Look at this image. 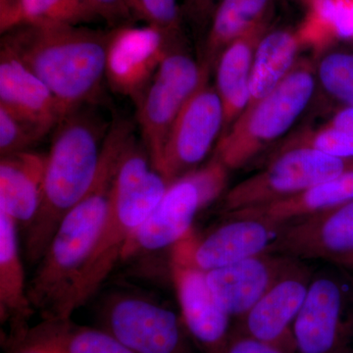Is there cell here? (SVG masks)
Masks as SVG:
<instances>
[{"instance_id": "obj_8", "label": "cell", "mask_w": 353, "mask_h": 353, "mask_svg": "<svg viewBox=\"0 0 353 353\" xmlns=\"http://www.w3.org/2000/svg\"><path fill=\"white\" fill-rule=\"evenodd\" d=\"M185 43L173 46L137 104V122L153 167L159 171L165 143L179 114L209 79Z\"/></svg>"}, {"instance_id": "obj_30", "label": "cell", "mask_w": 353, "mask_h": 353, "mask_svg": "<svg viewBox=\"0 0 353 353\" xmlns=\"http://www.w3.org/2000/svg\"><path fill=\"white\" fill-rule=\"evenodd\" d=\"M44 137L36 129L0 108V155L27 152Z\"/></svg>"}, {"instance_id": "obj_13", "label": "cell", "mask_w": 353, "mask_h": 353, "mask_svg": "<svg viewBox=\"0 0 353 353\" xmlns=\"http://www.w3.org/2000/svg\"><path fill=\"white\" fill-rule=\"evenodd\" d=\"M353 269V201L285 222L270 252Z\"/></svg>"}, {"instance_id": "obj_17", "label": "cell", "mask_w": 353, "mask_h": 353, "mask_svg": "<svg viewBox=\"0 0 353 353\" xmlns=\"http://www.w3.org/2000/svg\"><path fill=\"white\" fill-rule=\"evenodd\" d=\"M313 273L304 261L296 260L243 316L248 336L276 347L290 327L294 328Z\"/></svg>"}, {"instance_id": "obj_33", "label": "cell", "mask_w": 353, "mask_h": 353, "mask_svg": "<svg viewBox=\"0 0 353 353\" xmlns=\"http://www.w3.org/2000/svg\"><path fill=\"white\" fill-rule=\"evenodd\" d=\"M226 353H282L270 343L257 340L250 336L238 339L228 347Z\"/></svg>"}, {"instance_id": "obj_27", "label": "cell", "mask_w": 353, "mask_h": 353, "mask_svg": "<svg viewBox=\"0 0 353 353\" xmlns=\"http://www.w3.org/2000/svg\"><path fill=\"white\" fill-rule=\"evenodd\" d=\"M292 148H309L343 159H353V132L324 124L306 127L287 137L275 152Z\"/></svg>"}, {"instance_id": "obj_12", "label": "cell", "mask_w": 353, "mask_h": 353, "mask_svg": "<svg viewBox=\"0 0 353 353\" xmlns=\"http://www.w3.org/2000/svg\"><path fill=\"white\" fill-rule=\"evenodd\" d=\"M225 126L223 104L205 81L179 114L165 143L159 172L169 181L199 168L216 148Z\"/></svg>"}, {"instance_id": "obj_31", "label": "cell", "mask_w": 353, "mask_h": 353, "mask_svg": "<svg viewBox=\"0 0 353 353\" xmlns=\"http://www.w3.org/2000/svg\"><path fill=\"white\" fill-rule=\"evenodd\" d=\"M88 6L113 28L131 24L134 16L125 0H85Z\"/></svg>"}, {"instance_id": "obj_4", "label": "cell", "mask_w": 353, "mask_h": 353, "mask_svg": "<svg viewBox=\"0 0 353 353\" xmlns=\"http://www.w3.org/2000/svg\"><path fill=\"white\" fill-rule=\"evenodd\" d=\"M169 182L153 167L143 141L134 137L121 158L110 204L99 240L57 317L67 319L97 294L128 241L143 226L164 196Z\"/></svg>"}, {"instance_id": "obj_28", "label": "cell", "mask_w": 353, "mask_h": 353, "mask_svg": "<svg viewBox=\"0 0 353 353\" xmlns=\"http://www.w3.org/2000/svg\"><path fill=\"white\" fill-rule=\"evenodd\" d=\"M46 353H134L108 332L94 329L64 331L50 340Z\"/></svg>"}, {"instance_id": "obj_15", "label": "cell", "mask_w": 353, "mask_h": 353, "mask_svg": "<svg viewBox=\"0 0 353 353\" xmlns=\"http://www.w3.org/2000/svg\"><path fill=\"white\" fill-rule=\"evenodd\" d=\"M296 259L265 252L205 272L213 294L231 317H243L285 275Z\"/></svg>"}, {"instance_id": "obj_10", "label": "cell", "mask_w": 353, "mask_h": 353, "mask_svg": "<svg viewBox=\"0 0 353 353\" xmlns=\"http://www.w3.org/2000/svg\"><path fill=\"white\" fill-rule=\"evenodd\" d=\"M352 312L353 287L347 272L336 267L313 273L292 328L299 352H336L347 333Z\"/></svg>"}, {"instance_id": "obj_29", "label": "cell", "mask_w": 353, "mask_h": 353, "mask_svg": "<svg viewBox=\"0 0 353 353\" xmlns=\"http://www.w3.org/2000/svg\"><path fill=\"white\" fill-rule=\"evenodd\" d=\"M132 15L178 39H183V13L178 0H125Z\"/></svg>"}, {"instance_id": "obj_32", "label": "cell", "mask_w": 353, "mask_h": 353, "mask_svg": "<svg viewBox=\"0 0 353 353\" xmlns=\"http://www.w3.org/2000/svg\"><path fill=\"white\" fill-rule=\"evenodd\" d=\"M220 0H183L182 8L183 21L187 20L199 31L208 30L209 23Z\"/></svg>"}, {"instance_id": "obj_7", "label": "cell", "mask_w": 353, "mask_h": 353, "mask_svg": "<svg viewBox=\"0 0 353 353\" xmlns=\"http://www.w3.org/2000/svg\"><path fill=\"white\" fill-rule=\"evenodd\" d=\"M353 169V159H343L309 148L274 152L263 170L225 192V214L267 205L301 194Z\"/></svg>"}, {"instance_id": "obj_35", "label": "cell", "mask_w": 353, "mask_h": 353, "mask_svg": "<svg viewBox=\"0 0 353 353\" xmlns=\"http://www.w3.org/2000/svg\"><path fill=\"white\" fill-rule=\"evenodd\" d=\"M347 272V274L348 275V277H350V282H352V287H353V269L352 270H345Z\"/></svg>"}, {"instance_id": "obj_16", "label": "cell", "mask_w": 353, "mask_h": 353, "mask_svg": "<svg viewBox=\"0 0 353 353\" xmlns=\"http://www.w3.org/2000/svg\"><path fill=\"white\" fill-rule=\"evenodd\" d=\"M0 108L43 137L66 116L50 88L3 46H0Z\"/></svg>"}, {"instance_id": "obj_9", "label": "cell", "mask_w": 353, "mask_h": 353, "mask_svg": "<svg viewBox=\"0 0 353 353\" xmlns=\"http://www.w3.org/2000/svg\"><path fill=\"white\" fill-rule=\"evenodd\" d=\"M205 234L194 231L170 248V262L203 272L217 270L270 252L285 223L253 216L229 215Z\"/></svg>"}, {"instance_id": "obj_25", "label": "cell", "mask_w": 353, "mask_h": 353, "mask_svg": "<svg viewBox=\"0 0 353 353\" xmlns=\"http://www.w3.org/2000/svg\"><path fill=\"white\" fill-rule=\"evenodd\" d=\"M18 224L0 209V309L1 314L24 317L31 312L24 266L18 243Z\"/></svg>"}, {"instance_id": "obj_14", "label": "cell", "mask_w": 353, "mask_h": 353, "mask_svg": "<svg viewBox=\"0 0 353 353\" xmlns=\"http://www.w3.org/2000/svg\"><path fill=\"white\" fill-rule=\"evenodd\" d=\"M108 301V333L132 352H179L182 334L175 312L134 292H118Z\"/></svg>"}, {"instance_id": "obj_19", "label": "cell", "mask_w": 353, "mask_h": 353, "mask_svg": "<svg viewBox=\"0 0 353 353\" xmlns=\"http://www.w3.org/2000/svg\"><path fill=\"white\" fill-rule=\"evenodd\" d=\"M46 154L27 152L1 157L0 209L27 229L43 199Z\"/></svg>"}, {"instance_id": "obj_21", "label": "cell", "mask_w": 353, "mask_h": 353, "mask_svg": "<svg viewBox=\"0 0 353 353\" xmlns=\"http://www.w3.org/2000/svg\"><path fill=\"white\" fill-rule=\"evenodd\" d=\"M274 0H220L208 30L201 62L212 72L223 50L259 26L272 23Z\"/></svg>"}, {"instance_id": "obj_24", "label": "cell", "mask_w": 353, "mask_h": 353, "mask_svg": "<svg viewBox=\"0 0 353 353\" xmlns=\"http://www.w3.org/2000/svg\"><path fill=\"white\" fill-rule=\"evenodd\" d=\"M97 19L85 0H0L1 34L26 26H83Z\"/></svg>"}, {"instance_id": "obj_36", "label": "cell", "mask_w": 353, "mask_h": 353, "mask_svg": "<svg viewBox=\"0 0 353 353\" xmlns=\"http://www.w3.org/2000/svg\"><path fill=\"white\" fill-rule=\"evenodd\" d=\"M30 353H46V352H39V350H37V352H30Z\"/></svg>"}, {"instance_id": "obj_26", "label": "cell", "mask_w": 353, "mask_h": 353, "mask_svg": "<svg viewBox=\"0 0 353 353\" xmlns=\"http://www.w3.org/2000/svg\"><path fill=\"white\" fill-rule=\"evenodd\" d=\"M314 60L318 88L336 105L353 108V48H325Z\"/></svg>"}, {"instance_id": "obj_2", "label": "cell", "mask_w": 353, "mask_h": 353, "mask_svg": "<svg viewBox=\"0 0 353 353\" xmlns=\"http://www.w3.org/2000/svg\"><path fill=\"white\" fill-rule=\"evenodd\" d=\"M109 38L110 31L85 26H26L1 34L0 46L50 88L67 115L99 103Z\"/></svg>"}, {"instance_id": "obj_6", "label": "cell", "mask_w": 353, "mask_h": 353, "mask_svg": "<svg viewBox=\"0 0 353 353\" xmlns=\"http://www.w3.org/2000/svg\"><path fill=\"white\" fill-rule=\"evenodd\" d=\"M229 171L213 157L204 166L172 181L152 214L128 241L122 260L172 248L189 236L199 212L226 190Z\"/></svg>"}, {"instance_id": "obj_3", "label": "cell", "mask_w": 353, "mask_h": 353, "mask_svg": "<svg viewBox=\"0 0 353 353\" xmlns=\"http://www.w3.org/2000/svg\"><path fill=\"white\" fill-rule=\"evenodd\" d=\"M95 106L71 111L54 130L46 154L41 208L26 229V255L32 263L41 261L61 221L97 179L111 122Z\"/></svg>"}, {"instance_id": "obj_34", "label": "cell", "mask_w": 353, "mask_h": 353, "mask_svg": "<svg viewBox=\"0 0 353 353\" xmlns=\"http://www.w3.org/2000/svg\"><path fill=\"white\" fill-rule=\"evenodd\" d=\"M325 124L353 132V108L336 106Z\"/></svg>"}, {"instance_id": "obj_11", "label": "cell", "mask_w": 353, "mask_h": 353, "mask_svg": "<svg viewBox=\"0 0 353 353\" xmlns=\"http://www.w3.org/2000/svg\"><path fill=\"white\" fill-rule=\"evenodd\" d=\"M182 43L185 39L150 25L113 28L106 54V83L137 106L167 53Z\"/></svg>"}, {"instance_id": "obj_18", "label": "cell", "mask_w": 353, "mask_h": 353, "mask_svg": "<svg viewBox=\"0 0 353 353\" xmlns=\"http://www.w3.org/2000/svg\"><path fill=\"white\" fill-rule=\"evenodd\" d=\"M170 270L188 329L206 347H220L226 339L232 317L216 299L205 272L171 262Z\"/></svg>"}, {"instance_id": "obj_22", "label": "cell", "mask_w": 353, "mask_h": 353, "mask_svg": "<svg viewBox=\"0 0 353 353\" xmlns=\"http://www.w3.org/2000/svg\"><path fill=\"white\" fill-rule=\"evenodd\" d=\"M303 46H305L299 30L271 27L267 31L255 51L250 101L245 111L254 106L284 81L301 58L299 55Z\"/></svg>"}, {"instance_id": "obj_5", "label": "cell", "mask_w": 353, "mask_h": 353, "mask_svg": "<svg viewBox=\"0 0 353 353\" xmlns=\"http://www.w3.org/2000/svg\"><path fill=\"white\" fill-rule=\"evenodd\" d=\"M317 88L314 58H299L275 90L221 136L213 157L229 170L246 166L285 137L310 105Z\"/></svg>"}, {"instance_id": "obj_1", "label": "cell", "mask_w": 353, "mask_h": 353, "mask_svg": "<svg viewBox=\"0 0 353 353\" xmlns=\"http://www.w3.org/2000/svg\"><path fill=\"white\" fill-rule=\"evenodd\" d=\"M134 138L131 121L114 117L104 141L101 166L90 192L60 223L32 279V307L57 317L99 240L108 215L121 158Z\"/></svg>"}, {"instance_id": "obj_23", "label": "cell", "mask_w": 353, "mask_h": 353, "mask_svg": "<svg viewBox=\"0 0 353 353\" xmlns=\"http://www.w3.org/2000/svg\"><path fill=\"white\" fill-rule=\"evenodd\" d=\"M350 201H353V169L289 199L225 215L253 216L285 223Z\"/></svg>"}, {"instance_id": "obj_20", "label": "cell", "mask_w": 353, "mask_h": 353, "mask_svg": "<svg viewBox=\"0 0 353 353\" xmlns=\"http://www.w3.org/2000/svg\"><path fill=\"white\" fill-rule=\"evenodd\" d=\"M271 27L272 23H268L246 32L230 43L216 61L213 68L214 88L224 109L223 134L234 124L248 106L255 51L260 39Z\"/></svg>"}]
</instances>
